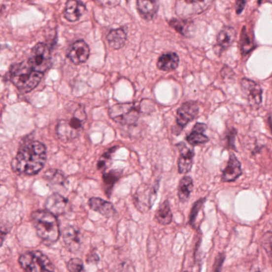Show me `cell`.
<instances>
[{
    "instance_id": "6da1fadb",
    "label": "cell",
    "mask_w": 272,
    "mask_h": 272,
    "mask_svg": "<svg viewBox=\"0 0 272 272\" xmlns=\"http://www.w3.org/2000/svg\"><path fill=\"white\" fill-rule=\"evenodd\" d=\"M46 160V147L40 142H29L19 150L12 169L18 174L34 175L42 171Z\"/></svg>"
},
{
    "instance_id": "7a4b0ae2",
    "label": "cell",
    "mask_w": 272,
    "mask_h": 272,
    "mask_svg": "<svg viewBox=\"0 0 272 272\" xmlns=\"http://www.w3.org/2000/svg\"><path fill=\"white\" fill-rule=\"evenodd\" d=\"M86 121V112L81 104L68 105L63 118L58 122L56 133L62 141L68 142L78 137Z\"/></svg>"
},
{
    "instance_id": "3957f363",
    "label": "cell",
    "mask_w": 272,
    "mask_h": 272,
    "mask_svg": "<svg viewBox=\"0 0 272 272\" xmlns=\"http://www.w3.org/2000/svg\"><path fill=\"white\" fill-rule=\"evenodd\" d=\"M42 77L43 73L34 70L28 63L13 64L9 71L10 81L23 92H29L35 89Z\"/></svg>"
},
{
    "instance_id": "277c9868",
    "label": "cell",
    "mask_w": 272,
    "mask_h": 272,
    "mask_svg": "<svg viewBox=\"0 0 272 272\" xmlns=\"http://www.w3.org/2000/svg\"><path fill=\"white\" fill-rule=\"evenodd\" d=\"M32 219L37 235L42 241L55 243L59 239L60 231L55 215L48 210H38L32 214Z\"/></svg>"
},
{
    "instance_id": "5b68a950",
    "label": "cell",
    "mask_w": 272,
    "mask_h": 272,
    "mask_svg": "<svg viewBox=\"0 0 272 272\" xmlns=\"http://www.w3.org/2000/svg\"><path fill=\"white\" fill-rule=\"evenodd\" d=\"M19 263L25 272H55L49 258L39 251H28L19 257Z\"/></svg>"
},
{
    "instance_id": "8992f818",
    "label": "cell",
    "mask_w": 272,
    "mask_h": 272,
    "mask_svg": "<svg viewBox=\"0 0 272 272\" xmlns=\"http://www.w3.org/2000/svg\"><path fill=\"white\" fill-rule=\"evenodd\" d=\"M139 114L140 111L138 108L133 103L115 104L109 111L110 118L121 124L136 123L138 120Z\"/></svg>"
},
{
    "instance_id": "52a82bcc",
    "label": "cell",
    "mask_w": 272,
    "mask_h": 272,
    "mask_svg": "<svg viewBox=\"0 0 272 272\" xmlns=\"http://www.w3.org/2000/svg\"><path fill=\"white\" fill-rule=\"evenodd\" d=\"M28 64L34 70L44 73L50 67L51 57L50 50L44 43H38L32 49Z\"/></svg>"
},
{
    "instance_id": "ba28073f",
    "label": "cell",
    "mask_w": 272,
    "mask_h": 272,
    "mask_svg": "<svg viewBox=\"0 0 272 272\" xmlns=\"http://www.w3.org/2000/svg\"><path fill=\"white\" fill-rule=\"evenodd\" d=\"M199 114V106L197 102H185L176 112V125L174 127L173 133L179 135L188 123L194 121Z\"/></svg>"
},
{
    "instance_id": "9c48e42d",
    "label": "cell",
    "mask_w": 272,
    "mask_h": 272,
    "mask_svg": "<svg viewBox=\"0 0 272 272\" xmlns=\"http://www.w3.org/2000/svg\"><path fill=\"white\" fill-rule=\"evenodd\" d=\"M157 186H150L146 184L139 186L134 194V202L140 212L144 213L152 208L157 198Z\"/></svg>"
},
{
    "instance_id": "30bf717a",
    "label": "cell",
    "mask_w": 272,
    "mask_h": 272,
    "mask_svg": "<svg viewBox=\"0 0 272 272\" xmlns=\"http://www.w3.org/2000/svg\"><path fill=\"white\" fill-rule=\"evenodd\" d=\"M214 0H180L176 3V11L181 16L199 15L209 8Z\"/></svg>"
},
{
    "instance_id": "8fae6325",
    "label": "cell",
    "mask_w": 272,
    "mask_h": 272,
    "mask_svg": "<svg viewBox=\"0 0 272 272\" xmlns=\"http://www.w3.org/2000/svg\"><path fill=\"white\" fill-rule=\"evenodd\" d=\"M240 87L242 92L247 99L251 109L257 110L258 108H260L263 94L261 86L255 81L243 78L241 80Z\"/></svg>"
},
{
    "instance_id": "7c38bea8",
    "label": "cell",
    "mask_w": 272,
    "mask_h": 272,
    "mask_svg": "<svg viewBox=\"0 0 272 272\" xmlns=\"http://www.w3.org/2000/svg\"><path fill=\"white\" fill-rule=\"evenodd\" d=\"M90 53L88 45L82 40H80L70 46L67 56L73 64H81L88 60Z\"/></svg>"
},
{
    "instance_id": "4fadbf2b",
    "label": "cell",
    "mask_w": 272,
    "mask_h": 272,
    "mask_svg": "<svg viewBox=\"0 0 272 272\" xmlns=\"http://www.w3.org/2000/svg\"><path fill=\"white\" fill-rule=\"evenodd\" d=\"M180 151V157L178 159V171L180 174L185 175L192 169L194 158V151L187 147L184 143H180L176 145Z\"/></svg>"
},
{
    "instance_id": "5bb4252c",
    "label": "cell",
    "mask_w": 272,
    "mask_h": 272,
    "mask_svg": "<svg viewBox=\"0 0 272 272\" xmlns=\"http://www.w3.org/2000/svg\"><path fill=\"white\" fill-rule=\"evenodd\" d=\"M237 37L236 30L232 27H224L218 34L215 51L220 55L224 50L229 48Z\"/></svg>"
},
{
    "instance_id": "9a60e30c",
    "label": "cell",
    "mask_w": 272,
    "mask_h": 272,
    "mask_svg": "<svg viewBox=\"0 0 272 272\" xmlns=\"http://www.w3.org/2000/svg\"><path fill=\"white\" fill-rule=\"evenodd\" d=\"M45 207L55 216H60L66 213L69 209V202L61 194L54 193L46 200Z\"/></svg>"
},
{
    "instance_id": "2e32d148",
    "label": "cell",
    "mask_w": 272,
    "mask_h": 272,
    "mask_svg": "<svg viewBox=\"0 0 272 272\" xmlns=\"http://www.w3.org/2000/svg\"><path fill=\"white\" fill-rule=\"evenodd\" d=\"M242 174L240 162L238 160L237 156L231 154L226 168L223 171L221 179L224 182H231L237 180Z\"/></svg>"
},
{
    "instance_id": "e0dca14e",
    "label": "cell",
    "mask_w": 272,
    "mask_h": 272,
    "mask_svg": "<svg viewBox=\"0 0 272 272\" xmlns=\"http://www.w3.org/2000/svg\"><path fill=\"white\" fill-rule=\"evenodd\" d=\"M136 8L142 19L151 20L159 9V0H136Z\"/></svg>"
},
{
    "instance_id": "ac0fdd59",
    "label": "cell",
    "mask_w": 272,
    "mask_h": 272,
    "mask_svg": "<svg viewBox=\"0 0 272 272\" xmlns=\"http://www.w3.org/2000/svg\"><path fill=\"white\" fill-rule=\"evenodd\" d=\"M86 11V6L79 0H68L66 4L64 17L69 22L79 20Z\"/></svg>"
},
{
    "instance_id": "d6986e66",
    "label": "cell",
    "mask_w": 272,
    "mask_h": 272,
    "mask_svg": "<svg viewBox=\"0 0 272 272\" xmlns=\"http://www.w3.org/2000/svg\"><path fill=\"white\" fill-rule=\"evenodd\" d=\"M63 241L66 247L72 251L76 252L79 250L81 246V233L78 229L74 227H67L63 231Z\"/></svg>"
},
{
    "instance_id": "ffe728a7",
    "label": "cell",
    "mask_w": 272,
    "mask_h": 272,
    "mask_svg": "<svg viewBox=\"0 0 272 272\" xmlns=\"http://www.w3.org/2000/svg\"><path fill=\"white\" fill-rule=\"evenodd\" d=\"M207 126L205 123H197L193 127V131L187 136L186 140L189 144L193 146L204 144L208 142L209 139L205 135Z\"/></svg>"
},
{
    "instance_id": "44dd1931",
    "label": "cell",
    "mask_w": 272,
    "mask_h": 272,
    "mask_svg": "<svg viewBox=\"0 0 272 272\" xmlns=\"http://www.w3.org/2000/svg\"><path fill=\"white\" fill-rule=\"evenodd\" d=\"M90 209L102 214L105 217H112L116 214V210L113 204L99 198H92L89 200Z\"/></svg>"
},
{
    "instance_id": "7402d4cb",
    "label": "cell",
    "mask_w": 272,
    "mask_h": 272,
    "mask_svg": "<svg viewBox=\"0 0 272 272\" xmlns=\"http://www.w3.org/2000/svg\"><path fill=\"white\" fill-rule=\"evenodd\" d=\"M179 57L176 53H167L160 57L157 60V68L160 70L170 72L176 69L179 64Z\"/></svg>"
},
{
    "instance_id": "603a6c76",
    "label": "cell",
    "mask_w": 272,
    "mask_h": 272,
    "mask_svg": "<svg viewBox=\"0 0 272 272\" xmlns=\"http://www.w3.org/2000/svg\"><path fill=\"white\" fill-rule=\"evenodd\" d=\"M107 41L109 42L110 47L114 50H119L122 48L126 40H127V33L123 28H117V29L110 30L107 35Z\"/></svg>"
},
{
    "instance_id": "cb8c5ba5",
    "label": "cell",
    "mask_w": 272,
    "mask_h": 272,
    "mask_svg": "<svg viewBox=\"0 0 272 272\" xmlns=\"http://www.w3.org/2000/svg\"><path fill=\"white\" fill-rule=\"evenodd\" d=\"M170 25L176 30L178 33L185 37H192L196 30L194 23L189 19H173L170 22Z\"/></svg>"
},
{
    "instance_id": "d4e9b609",
    "label": "cell",
    "mask_w": 272,
    "mask_h": 272,
    "mask_svg": "<svg viewBox=\"0 0 272 272\" xmlns=\"http://www.w3.org/2000/svg\"><path fill=\"white\" fill-rule=\"evenodd\" d=\"M193 189V181L192 178L189 176H184L178 186V197L180 202H185L189 200L191 193Z\"/></svg>"
},
{
    "instance_id": "484cf974",
    "label": "cell",
    "mask_w": 272,
    "mask_h": 272,
    "mask_svg": "<svg viewBox=\"0 0 272 272\" xmlns=\"http://www.w3.org/2000/svg\"><path fill=\"white\" fill-rule=\"evenodd\" d=\"M156 219L157 222L163 225H168L172 222V213L170 208V202L165 201L159 206L156 212Z\"/></svg>"
},
{
    "instance_id": "4316f807",
    "label": "cell",
    "mask_w": 272,
    "mask_h": 272,
    "mask_svg": "<svg viewBox=\"0 0 272 272\" xmlns=\"http://www.w3.org/2000/svg\"><path fill=\"white\" fill-rule=\"evenodd\" d=\"M239 48H240L241 53L243 55H247L255 48L253 38H251L249 34L247 33L246 27H243V30L241 31Z\"/></svg>"
},
{
    "instance_id": "83f0119b",
    "label": "cell",
    "mask_w": 272,
    "mask_h": 272,
    "mask_svg": "<svg viewBox=\"0 0 272 272\" xmlns=\"http://www.w3.org/2000/svg\"><path fill=\"white\" fill-rule=\"evenodd\" d=\"M122 171L120 170H116V171H110L108 173H105V175H103V180L105 183V186L107 187L108 190L106 191L107 196L109 197L111 189L113 185L119 180L120 178L122 177Z\"/></svg>"
},
{
    "instance_id": "f1b7e54d",
    "label": "cell",
    "mask_w": 272,
    "mask_h": 272,
    "mask_svg": "<svg viewBox=\"0 0 272 272\" xmlns=\"http://www.w3.org/2000/svg\"><path fill=\"white\" fill-rule=\"evenodd\" d=\"M117 147L110 148L101 156L100 159L98 162V168L100 171H105L107 168H109L112 163V154L117 151Z\"/></svg>"
},
{
    "instance_id": "f546056e",
    "label": "cell",
    "mask_w": 272,
    "mask_h": 272,
    "mask_svg": "<svg viewBox=\"0 0 272 272\" xmlns=\"http://www.w3.org/2000/svg\"><path fill=\"white\" fill-rule=\"evenodd\" d=\"M46 179L55 185H63L65 182V177L58 171H49L46 174Z\"/></svg>"
},
{
    "instance_id": "4dcf8cb0",
    "label": "cell",
    "mask_w": 272,
    "mask_h": 272,
    "mask_svg": "<svg viewBox=\"0 0 272 272\" xmlns=\"http://www.w3.org/2000/svg\"><path fill=\"white\" fill-rule=\"evenodd\" d=\"M83 267L82 260L78 258H73L67 264V268L69 272H82Z\"/></svg>"
},
{
    "instance_id": "1f68e13d",
    "label": "cell",
    "mask_w": 272,
    "mask_h": 272,
    "mask_svg": "<svg viewBox=\"0 0 272 272\" xmlns=\"http://www.w3.org/2000/svg\"><path fill=\"white\" fill-rule=\"evenodd\" d=\"M263 246L264 249L266 251L268 256H270L271 260H272V232H268L265 233L263 237V241H262Z\"/></svg>"
},
{
    "instance_id": "d6a6232c",
    "label": "cell",
    "mask_w": 272,
    "mask_h": 272,
    "mask_svg": "<svg viewBox=\"0 0 272 272\" xmlns=\"http://www.w3.org/2000/svg\"><path fill=\"white\" fill-rule=\"evenodd\" d=\"M204 202H205V199H200L193 206L192 211H191L190 216H189V224L191 225H193V224H194L195 221H196V219H197V215H198V212H200V210H201V207L203 206Z\"/></svg>"
},
{
    "instance_id": "836d02e7",
    "label": "cell",
    "mask_w": 272,
    "mask_h": 272,
    "mask_svg": "<svg viewBox=\"0 0 272 272\" xmlns=\"http://www.w3.org/2000/svg\"><path fill=\"white\" fill-rule=\"evenodd\" d=\"M237 135V131L235 129H232L230 131L227 133L225 139H226L227 148H235L234 140Z\"/></svg>"
},
{
    "instance_id": "e575fe53",
    "label": "cell",
    "mask_w": 272,
    "mask_h": 272,
    "mask_svg": "<svg viewBox=\"0 0 272 272\" xmlns=\"http://www.w3.org/2000/svg\"><path fill=\"white\" fill-rule=\"evenodd\" d=\"M224 260H225V255L223 253H220L216 256L215 264H214V272H220L221 268H222L223 264H224Z\"/></svg>"
},
{
    "instance_id": "d590c367",
    "label": "cell",
    "mask_w": 272,
    "mask_h": 272,
    "mask_svg": "<svg viewBox=\"0 0 272 272\" xmlns=\"http://www.w3.org/2000/svg\"><path fill=\"white\" fill-rule=\"evenodd\" d=\"M95 2L100 6L105 7H113L117 6L121 2V0H94Z\"/></svg>"
},
{
    "instance_id": "8d00e7d4",
    "label": "cell",
    "mask_w": 272,
    "mask_h": 272,
    "mask_svg": "<svg viewBox=\"0 0 272 272\" xmlns=\"http://www.w3.org/2000/svg\"><path fill=\"white\" fill-rule=\"evenodd\" d=\"M117 272H135L132 265H130L128 262H125L121 265Z\"/></svg>"
},
{
    "instance_id": "74e56055",
    "label": "cell",
    "mask_w": 272,
    "mask_h": 272,
    "mask_svg": "<svg viewBox=\"0 0 272 272\" xmlns=\"http://www.w3.org/2000/svg\"><path fill=\"white\" fill-rule=\"evenodd\" d=\"M246 2H247V0H237V2H236V11H237V15H239L243 11Z\"/></svg>"
},
{
    "instance_id": "f35d334b",
    "label": "cell",
    "mask_w": 272,
    "mask_h": 272,
    "mask_svg": "<svg viewBox=\"0 0 272 272\" xmlns=\"http://www.w3.org/2000/svg\"><path fill=\"white\" fill-rule=\"evenodd\" d=\"M99 261V257L96 253L90 254L87 257V262L88 263H96Z\"/></svg>"
},
{
    "instance_id": "ab89813d",
    "label": "cell",
    "mask_w": 272,
    "mask_h": 272,
    "mask_svg": "<svg viewBox=\"0 0 272 272\" xmlns=\"http://www.w3.org/2000/svg\"><path fill=\"white\" fill-rule=\"evenodd\" d=\"M262 1H263V0H258V3H259V4H261Z\"/></svg>"
},
{
    "instance_id": "60d3db41",
    "label": "cell",
    "mask_w": 272,
    "mask_h": 272,
    "mask_svg": "<svg viewBox=\"0 0 272 272\" xmlns=\"http://www.w3.org/2000/svg\"></svg>"
},
{
    "instance_id": "b9f144b4",
    "label": "cell",
    "mask_w": 272,
    "mask_h": 272,
    "mask_svg": "<svg viewBox=\"0 0 272 272\" xmlns=\"http://www.w3.org/2000/svg\"><path fill=\"white\" fill-rule=\"evenodd\" d=\"M260 272V271H259V272Z\"/></svg>"
},
{
    "instance_id": "7bdbcfd3",
    "label": "cell",
    "mask_w": 272,
    "mask_h": 272,
    "mask_svg": "<svg viewBox=\"0 0 272 272\" xmlns=\"http://www.w3.org/2000/svg\"></svg>"
}]
</instances>
